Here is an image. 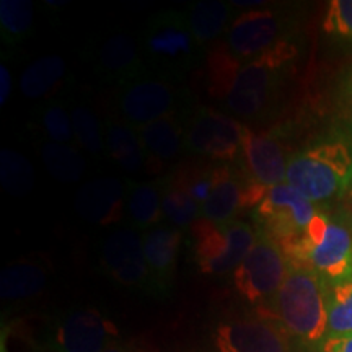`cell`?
Instances as JSON below:
<instances>
[{
	"mask_svg": "<svg viewBox=\"0 0 352 352\" xmlns=\"http://www.w3.org/2000/svg\"><path fill=\"white\" fill-rule=\"evenodd\" d=\"M41 158L52 178L63 183L78 182L85 173V160L69 144L46 142L41 148Z\"/></svg>",
	"mask_w": 352,
	"mask_h": 352,
	"instance_id": "obj_29",
	"label": "cell"
},
{
	"mask_svg": "<svg viewBox=\"0 0 352 352\" xmlns=\"http://www.w3.org/2000/svg\"><path fill=\"white\" fill-rule=\"evenodd\" d=\"M162 206L164 219L179 230L191 228L201 219V204L173 171L162 178Z\"/></svg>",
	"mask_w": 352,
	"mask_h": 352,
	"instance_id": "obj_23",
	"label": "cell"
},
{
	"mask_svg": "<svg viewBox=\"0 0 352 352\" xmlns=\"http://www.w3.org/2000/svg\"><path fill=\"white\" fill-rule=\"evenodd\" d=\"M352 179V144L323 139L292 153L285 183L314 204L323 206L347 191Z\"/></svg>",
	"mask_w": 352,
	"mask_h": 352,
	"instance_id": "obj_3",
	"label": "cell"
},
{
	"mask_svg": "<svg viewBox=\"0 0 352 352\" xmlns=\"http://www.w3.org/2000/svg\"><path fill=\"white\" fill-rule=\"evenodd\" d=\"M290 264H300L318 274L324 284L352 277V222L321 209L310 230L285 253Z\"/></svg>",
	"mask_w": 352,
	"mask_h": 352,
	"instance_id": "obj_5",
	"label": "cell"
},
{
	"mask_svg": "<svg viewBox=\"0 0 352 352\" xmlns=\"http://www.w3.org/2000/svg\"><path fill=\"white\" fill-rule=\"evenodd\" d=\"M232 3L219 0H202L189 8L186 12L189 25L201 46H209L227 33L232 23Z\"/></svg>",
	"mask_w": 352,
	"mask_h": 352,
	"instance_id": "obj_24",
	"label": "cell"
},
{
	"mask_svg": "<svg viewBox=\"0 0 352 352\" xmlns=\"http://www.w3.org/2000/svg\"><path fill=\"white\" fill-rule=\"evenodd\" d=\"M351 222H352V217H351Z\"/></svg>",
	"mask_w": 352,
	"mask_h": 352,
	"instance_id": "obj_39",
	"label": "cell"
},
{
	"mask_svg": "<svg viewBox=\"0 0 352 352\" xmlns=\"http://www.w3.org/2000/svg\"><path fill=\"white\" fill-rule=\"evenodd\" d=\"M258 314L277 321L290 342L300 349L318 352L328 336L327 285L316 272L300 264H290L274 300Z\"/></svg>",
	"mask_w": 352,
	"mask_h": 352,
	"instance_id": "obj_2",
	"label": "cell"
},
{
	"mask_svg": "<svg viewBox=\"0 0 352 352\" xmlns=\"http://www.w3.org/2000/svg\"><path fill=\"white\" fill-rule=\"evenodd\" d=\"M296 36V19L279 7L250 8L232 20L223 50L239 64L248 63Z\"/></svg>",
	"mask_w": 352,
	"mask_h": 352,
	"instance_id": "obj_8",
	"label": "cell"
},
{
	"mask_svg": "<svg viewBox=\"0 0 352 352\" xmlns=\"http://www.w3.org/2000/svg\"><path fill=\"white\" fill-rule=\"evenodd\" d=\"M0 182L13 196H23L34 186V170L23 155L3 148L0 152Z\"/></svg>",
	"mask_w": 352,
	"mask_h": 352,
	"instance_id": "obj_30",
	"label": "cell"
},
{
	"mask_svg": "<svg viewBox=\"0 0 352 352\" xmlns=\"http://www.w3.org/2000/svg\"><path fill=\"white\" fill-rule=\"evenodd\" d=\"M292 155V153H290ZM290 155L283 139L274 132H258L245 126L241 153L233 164L250 183L271 189L285 183Z\"/></svg>",
	"mask_w": 352,
	"mask_h": 352,
	"instance_id": "obj_16",
	"label": "cell"
},
{
	"mask_svg": "<svg viewBox=\"0 0 352 352\" xmlns=\"http://www.w3.org/2000/svg\"><path fill=\"white\" fill-rule=\"evenodd\" d=\"M46 285V272L33 263L7 266L0 276V296L3 300L19 302L36 296Z\"/></svg>",
	"mask_w": 352,
	"mask_h": 352,
	"instance_id": "obj_25",
	"label": "cell"
},
{
	"mask_svg": "<svg viewBox=\"0 0 352 352\" xmlns=\"http://www.w3.org/2000/svg\"><path fill=\"white\" fill-rule=\"evenodd\" d=\"M104 145L109 157L127 173H135L147 165V155L139 131L122 120L104 122Z\"/></svg>",
	"mask_w": 352,
	"mask_h": 352,
	"instance_id": "obj_21",
	"label": "cell"
},
{
	"mask_svg": "<svg viewBox=\"0 0 352 352\" xmlns=\"http://www.w3.org/2000/svg\"><path fill=\"white\" fill-rule=\"evenodd\" d=\"M347 191H349V195H352V179H351V184H349V188H347Z\"/></svg>",
	"mask_w": 352,
	"mask_h": 352,
	"instance_id": "obj_38",
	"label": "cell"
},
{
	"mask_svg": "<svg viewBox=\"0 0 352 352\" xmlns=\"http://www.w3.org/2000/svg\"><path fill=\"white\" fill-rule=\"evenodd\" d=\"M142 243L148 274H151L152 297H168L178 266L183 230L170 223H160L142 232Z\"/></svg>",
	"mask_w": 352,
	"mask_h": 352,
	"instance_id": "obj_17",
	"label": "cell"
},
{
	"mask_svg": "<svg viewBox=\"0 0 352 352\" xmlns=\"http://www.w3.org/2000/svg\"><path fill=\"white\" fill-rule=\"evenodd\" d=\"M346 100H347V107H349V111L352 113V65H351V69H349V74H347Z\"/></svg>",
	"mask_w": 352,
	"mask_h": 352,
	"instance_id": "obj_37",
	"label": "cell"
},
{
	"mask_svg": "<svg viewBox=\"0 0 352 352\" xmlns=\"http://www.w3.org/2000/svg\"><path fill=\"white\" fill-rule=\"evenodd\" d=\"M140 52L151 74L176 82L201 67L206 47L192 34L186 12L164 10L148 19Z\"/></svg>",
	"mask_w": 352,
	"mask_h": 352,
	"instance_id": "obj_4",
	"label": "cell"
},
{
	"mask_svg": "<svg viewBox=\"0 0 352 352\" xmlns=\"http://www.w3.org/2000/svg\"><path fill=\"white\" fill-rule=\"evenodd\" d=\"M41 122L44 132L51 142L56 144H69L74 140V126H72V113L63 103H50L44 107L41 114Z\"/></svg>",
	"mask_w": 352,
	"mask_h": 352,
	"instance_id": "obj_33",
	"label": "cell"
},
{
	"mask_svg": "<svg viewBox=\"0 0 352 352\" xmlns=\"http://www.w3.org/2000/svg\"><path fill=\"white\" fill-rule=\"evenodd\" d=\"M186 116L188 111L173 113L138 129L147 155V165L155 173L186 148Z\"/></svg>",
	"mask_w": 352,
	"mask_h": 352,
	"instance_id": "obj_20",
	"label": "cell"
},
{
	"mask_svg": "<svg viewBox=\"0 0 352 352\" xmlns=\"http://www.w3.org/2000/svg\"><path fill=\"white\" fill-rule=\"evenodd\" d=\"M101 270L124 287L140 289L152 296L151 274L144 254L142 232L132 226L113 230L101 245Z\"/></svg>",
	"mask_w": 352,
	"mask_h": 352,
	"instance_id": "obj_13",
	"label": "cell"
},
{
	"mask_svg": "<svg viewBox=\"0 0 352 352\" xmlns=\"http://www.w3.org/2000/svg\"><path fill=\"white\" fill-rule=\"evenodd\" d=\"M321 209V206L308 201L290 184H277L267 189L259 204L252 210L256 226L254 230L274 239L285 254L303 240Z\"/></svg>",
	"mask_w": 352,
	"mask_h": 352,
	"instance_id": "obj_6",
	"label": "cell"
},
{
	"mask_svg": "<svg viewBox=\"0 0 352 352\" xmlns=\"http://www.w3.org/2000/svg\"><path fill=\"white\" fill-rule=\"evenodd\" d=\"M267 189L250 183L233 164L215 165L209 196L201 206V217L214 223L236 220L246 209H254Z\"/></svg>",
	"mask_w": 352,
	"mask_h": 352,
	"instance_id": "obj_15",
	"label": "cell"
},
{
	"mask_svg": "<svg viewBox=\"0 0 352 352\" xmlns=\"http://www.w3.org/2000/svg\"><path fill=\"white\" fill-rule=\"evenodd\" d=\"M126 217L129 219V226L140 232L160 226L164 219L162 178L147 183L127 182Z\"/></svg>",
	"mask_w": 352,
	"mask_h": 352,
	"instance_id": "obj_22",
	"label": "cell"
},
{
	"mask_svg": "<svg viewBox=\"0 0 352 352\" xmlns=\"http://www.w3.org/2000/svg\"><path fill=\"white\" fill-rule=\"evenodd\" d=\"M191 232L195 261L209 276L233 274L258 239V232L241 219L214 223L201 217Z\"/></svg>",
	"mask_w": 352,
	"mask_h": 352,
	"instance_id": "obj_7",
	"label": "cell"
},
{
	"mask_svg": "<svg viewBox=\"0 0 352 352\" xmlns=\"http://www.w3.org/2000/svg\"><path fill=\"white\" fill-rule=\"evenodd\" d=\"M74 138L78 145L90 155H103L107 151L104 145V126L101 124L98 116L85 104H77L72 109Z\"/></svg>",
	"mask_w": 352,
	"mask_h": 352,
	"instance_id": "obj_31",
	"label": "cell"
},
{
	"mask_svg": "<svg viewBox=\"0 0 352 352\" xmlns=\"http://www.w3.org/2000/svg\"><path fill=\"white\" fill-rule=\"evenodd\" d=\"M96 70L118 88L147 74L140 46L131 34L114 33L96 51Z\"/></svg>",
	"mask_w": 352,
	"mask_h": 352,
	"instance_id": "obj_19",
	"label": "cell"
},
{
	"mask_svg": "<svg viewBox=\"0 0 352 352\" xmlns=\"http://www.w3.org/2000/svg\"><path fill=\"white\" fill-rule=\"evenodd\" d=\"M103 352H144L140 347L131 344V342H122V341H114L113 344H109Z\"/></svg>",
	"mask_w": 352,
	"mask_h": 352,
	"instance_id": "obj_36",
	"label": "cell"
},
{
	"mask_svg": "<svg viewBox=\"0 0 352 352\" xmlns=\"http://www.w3.org/2000/svg\"><path fill=\"white\" fill-rule=\"evenodd\" d=\"M127 182L118 178H100L80 188L76 197V209L88 222L114 226L126 217Z\"/></svg>",
	"mask_w": 352,
	"mask_h": 352,
	"instance_id": "obj_18",
	"label": "cell"
},
{
	"mask_svg": "<svg viewBox=\"0 0 352 352\" xmlns=\"http://www.w3.org/2000/svg\"><path fill=\"white\" fill-rule=\"evenodd\" d=\"M214 346L217 352H292V342L279 323L258 311L217 324Z\"/></svg>",
	"mask_w": 352,
	"mask_h": 352,
	"instance_id": "obj_14",
	"label": "cell"
},
{
	"mask_svg": "<svg viewBox=\"0 0 352 352\" xmlns=\"http://www.w3.org/2000/svg\"><path fill=\"white\" fill-rule=\"evenodd\" d=\"M65 74V63L59 56L41 57L25 69L20 78L21 94L26 98H41L51 94Z\"/></svg>",
	"mask_w": 352,
	"mask_h": 352,
	"instance_id": "obj_26",
	"label": "cell"
},
{
	"mask_svg": "<svg viewBox=\"0 0 352 352\" xmlns=\"http://www.w3.org/2000/svg\"><path fill=\"white\" fill-rule=\"evenodd\" d=\"M327 285L328 338L352 334V277Z\"/></svg>",
	"mask_w": 352,
	"mask_h": 352,
	"instance_id": "obj_27",
	"label": "cell"
},
{
	"mask_svg": "<svg viewBox=\"0 0 352 352\" xmlns=\"http://www.w3.org/2000/svg\"><path fill=\"white\" fill-rule=\"evenodd\" d=\"M0 104H6L8 96H10V91H12V77H10V72H8V69L6 65H2L0 67Z\"/></svg>",
	"mask_w": 352,
	"mask_h": 352,
	"instance_id": "obj_35",
	"label": "cell"
},
{
	"mask_svg": "<svg viewBox=\"0 0 352 352\" xmlns=\"http://www.w3.org/2000/svg\"><path fill=\"white\" fill-rule=\"evenodd\" d=\"M289 267L280 245L266 233L258 232L256 243L233 271V285L241 300L256 307V311H263L274 300Z\"/></svg>",
	"mask_w": 352,
	"mask_h": 352,
	"instance_id": "obj_9",
	"label": "cell"
},
{
	"mask_svg": "<svg viewBox=\"0 0 352 352\" xmlns=\"http://www.w3.org/2000/svg\"><path fill=\"white\" fill-rule=\"evenodd\" d=\"M318 352H352V334L341 338H328Z\"/></svg>",
	"mask_w": 352,
	"mask_h": 352,
	"instance_id": "obj_34",
	"label": "cell"
},
{
	"mask_svg": "<svg viewBox=\"0 0 352 352\" xmlns=\"http://www.w3.org/2000/svg\"><path fill=\"white\" fill-rule=\"evenodd\" d=\"M33 25V3L28 0L0 2V36L7 47H19L28 38Z\"/></svg>",
	"mask_w": 352,
	"mask_h": 352,
	"instance_id": "obj_28",
	"label": "cell"
},
{
	"mask_svg": "<svg viewBox=\"0 0 352 352\" xmlns=\"http://www.w3.org/2000/svg\"><path fill=\"white\" fill-rule=\"evenodd\" d=\"M245 124L217 109L201 107L186 116V151L222 164H236Z\"/></svg>",
	"mask_w": 352,
	"mask_h": 352,
	"instance_id": "obj_11",
	"label": "cell"
},
{
	"mask_svg": "<svg viewBox=\"0 0 352 352\" xmlns=\"http://www.w3.org/2000/svg\"><path fill=\"white\" fill-rule=\"evenodd\" d=\"M118 338L113 321L95 308H72L52 321L50 349L54 352H103Z\"/></svg>",
	"mask_w": 352,
	"mask_h": 352,
	"instance_id": "obj_12",
	"label": "cell"
},
{
	"mask_svg": "<svg viewBox=\"0 0 352 352\" xmlns=\"http://www.w3.org/2000/svg\"><path fill=\"white\" fill-rule=\"evenodd\" d=\"M298 56L296 39L272 47L248 63L233 60L223 46L208 56L209 91L222 100L230 116L258 121L267 116Z\"/></svg>",
	"mask_w": 352,
	"mask_h": 352,
	"instance_id": "obj_1",
	"label": "cell"
},
{
	"mask_svg": "<svg viewBox=\"0 0 352 352\" xmlns=\"http://www.w3.org/2000/svg\"><path fill=\"white\" fill-rule=\"evenodd\" d=\"M186 94L176 82L147 72L116 90V108L127 124L140 129L151 122L184 111Z\"/></svg>",
	"mask_w": 352,
	"mask_h": 352,
	"instance_id": "obj_10",
	"label": "cell"
},
{
	"mask_svg": "<svg viewBox=\"0 0 352 352\" xmlns=\"http://www.w3.org/2000/svg\"><path fill=\"white\" fill-rule=\"evenodd\" d=\"M321 28L329 38L352 43V0H331Z\"/></svg>",
	"mask_w": 352,
	"mask_h": 352,
	"instance_id": "obj_32",
	"label": "cell"
}]
</instances>
